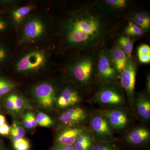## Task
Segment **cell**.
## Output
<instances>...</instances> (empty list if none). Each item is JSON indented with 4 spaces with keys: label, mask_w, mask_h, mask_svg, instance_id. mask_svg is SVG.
<instances>
[{
    "label": "cell",
    "mask_w": 150,
    "mask_h": 150,
    "mask_svg": "<svg viewBox=\"0 0 150 150\" xmlns=\"http://www.w3.org/2000/svg\"><path fill=\"white\" fill-rule=\"evenodd\" d=\"M63 29L69 45L85 47L98 39L102 24L97 17L84 11L66 21Z\"/></svg>",
    "instance_id": "1"
},
{
    "label": "cell",
    "mask_w": 150,
    "mask_h": 150,
    "mask_svg": "<svg viewBox=\"0 0 150 150\" xmlns=\"http://www.w3.org/2000/svg\"><path fill=\"white\" fill-rule=\"evenodd\" d=\"M93 136L99 142H112L113 131L107 119L101 112H96L91 120Z\"/></svg>",
    "instance_id": "2"
},
{
    "label": "cell",
    "mask_w": 150,
    "mask_h": 150,
    "mask_svg": "<svg viewBox=\"0 0 150 150\" xmlns=\"http://www.w3.org/2000/svg\"><path fill=\"white\" fill-rule=\"evenodd\" d=\"M93 68L92 59L86 56L75 62L71 67L70 72L75 80L82 85L86 86L91 81Z\"/></svg>",
    "instance_id": "3"
},
{
    "label": "cell",
    "mask_w": 150,
    "mask_h": 150,
    "mask_svg": "<svg viewBox=\"0 0 150 150\" xmlns=\"http://www.w3.org/2000/svg\"><path fill=\"white\" fill-rule=\"evenodd\" d=\"M136 69L135 63L128 59L125 69L120 74L121 86L126 92L130 104L133 105L134 89L136 83Z\"/></svg>",
    "instance_id": "4"
},
{
    "label": "cell",
    "mask_w": 150,
    "mask_h": 150,
    "mask_svg": "<svg viewBox=\"0 0 150 150\" xmlns=\"http://www.w3.org/2000/svg\"><path fill=\"white\" fill-rule=\"evenodd\" d=\"M46 62V57L43 52L34 51L25 55L18 62L16 68L21 72L34 71L43 67Z\"/></svg>",
    "instance_id": "5"
},
{
    "label": "cell",
    "mask_w": 150,
    "mask_h": 150,
    "mask_svg": "<svg viewBox=\"0 0 150 150\" xmlns=\"http://www.w3.org/2000/svg\"><path fill=\"white\" fill-rule=\"evenodd\" d=\"M97 72L100 79L105 83L115 82L118 79V72L112 65L110 57L104 52L100 55Z\"/></svg>",
    "instance_id": "6"
},
{
    "label": "cell",
    "mask_w": 150,
    "mask_h": 150,
    "mask_svg": "<svg viewBox=\"0 0 150 150\" xmlns=\"http://www.w3.org/2000/svg\"><path fill=\"white\" fill-rule=\"evenodd\" d=\"M34 96L38 104L41 107L50 109L54 105L56 98L55 88L47 83L40 84L34 89Z\"/></svg>",
    "instance_id": "7"
},
{
    "label": "cell",
    "mask_w": 150,
    "mask_h": 150,
    "mask_svg": "<svg viewBox=\"0 0 150 150\" xmlns=\"http://www.w3.org/2000/svg\"><path fill=\"white\" fill-rule=\"evenodd\" d=\"M94 100L100 104L112 106L121 105L124 103V97L121 93L111 87L100 88L96 94Z\"/></svg>",
    "instance_id": "8"
},
{
    "label": "cell",
    "mask_w": 150,
    "mask_h": 150,
    "mask_svg": "<svg viewBox=\"0 0 150 150\" xmlns=\"http://www.w3.org/2000/svg\"><path fill=\"white\" fill-rule=\"evenodd\" d=\"M100 112L107 119L112 131H121L129 123L130 118L128 113L121 108L103 110Z\"/></svg>",
    "instance_id": "9"
},
{
    "label": "cell",
    "mask_w": 150,
    "mask_h": 150,
    "mask_svg": "<svg viewBox=\"0 0 150 150\" xmlns=\"http://www.w3.org/2000/svg\"><path fill=\"white\" fill-rule=\"evenodd\" d=\"M87 117V114L84 109L79 107H74L62 113L59 120L63 125L71 127L82 123Z\"/></svg>",
    "instance_id": "10"
},
{
    "label": "cell",
    "mask_w": 150,
    "mask_h": 150,
    "mask_svg": "<svg viewBox=\"0 0 150 150\" xmlns=\"http://www.w3.org/2000/svg\"><path fill=\"white\" fill-rule=\"evenodd\" d=\"M86 131L85 128L81 127H71L64 129L57 136L55 146H73L78 137Z\"/></svg>",
    "instance_id": "11"
},
{
    "label": "cell",
    "mask_w": 150,
    "mask_h": 150,
    "mask_svg": "<svg viewBox=\"0 0 150 150\" xmlns=\"http://www.w3.org/2000/svg\"><path fill=\"white\" fill-rule=\"evenodd\" d=\"M81 100L80 96L77 91L74 89L67 88L59 96L57 104L60 108H66L79 104Z\"/></svg>",
    "instance_id": "12"
},
{
    "label": "cell",
    "mask_w": 150,
    "mask_h": 150,
    "mask_svg": "<svg viewBox=\"0 0 150 150\" xmlns=\"http://www.w3.org/2000/svg\"><path fill=\"white\" fill-rule=\"evenodd\" d=\"M45 30L44 25L40 20L33 18L29 21L23 30V37L26 40H33L39 38Z\"/></svg>",
    "instance_id": "13"
},
{
    "label": "cell",
    "mask_w": 150,
    "mask_h": 150,
    "mask_svg": "<svg viewBox=\"0 0 150 150\" xmlns=\"http://www.w3.org/2000/svg\"><path fill=\"white\" fill-rule=\"evenodd\" d=\"M150 131L144 127L134 128L128 134L126 140L129 144L134 145H139L146 143L149 139Z\"/></svg>",
    "instance_id": "14"
},
{
    "label": "cell",
    "mask_w": 150,
    "mask_h": 150,
    "mask_svg": "<svg viewBox=\"0 0 150 150\" xmlns=\"http://www.w3.org/2000/svg\"><path fill=\"white\" fill-rule=\"evenodd\" d=\"M135 109L138 116L144 121H149L150 118V101L147 97L138 95L134 100Z\"/></svg>",
    "instance_id": "15"
},
{
    "label": "cell",
    "mask_w": 150,
    "mask_h": 150,
    "mask_svg": "<svg viewBox=\"0 0 150 150\" xmlns=\"http://www.w3.org/2000/svg\"><path fill=\"white\" fill-rule=\"evenodd\" d=\"M110 59L118 73H121L125 69L128 58L119 45L114 46L110 52Z\"/></svg>",
    "instance_id": "16"
},
{
    "label": "cell",
    "mask_w": 150,
    "mask_h": 150,
    "mask_svg": "<svg viewBox=\"0 0 150 150\" xmlns=\"http://www.w3.org/2000/svg\"><path fill=\"white\" fill-rule=\"evenodd\" d=\"M93 136L86 131L78 137L73 145L75 150H90L93 145Z\"/></svg>",
    "instance_id": "17"
},
{
    "label": "cell",
    "mask_w": 150,
    "mask_h": 150,
    "mask_svg": "<svg viewBox=\"0 0 150 150\" xmlns=\"http://www.w3.org/2000/svg\"><path fill=\"white\" fill-rule=\"evenodd\" d=\"M10 135L13 143L23 138L25 135L24 128L18 121H14L10 127Z\"/></svg>",
    "instance_id": "18"
},
{
    "label": "cell",
    "mask_w": 150,
    "mask_h": 150,
    "mask_svg": "<svg viewBox=\"0 0 150 150\" xmlns=\"http://www.w3.org/2000/svg\"><path fill=\"white\" fill-rule=\"evenodd\" d=\"M118 45L127 56L131 58L133 49V42L128 36H121L118 39Z\"/></svg>",
    "instance_id": "19"
},
{
    "label": "cell",
    "mask_w": 150,
    "mask_h": 150,
    "mask_svg": "<svg viewBox=\"0 0 150 150\" xmlns=\"http://www.w3.org/2000/svg\"><path fill=\"white\" fill-rule=\"evenodd\" d=\"M32 9V7L30 6H25L17 9L12 12L13 18L17 23H21Z\"/></svg>",
    "instance_id": "20"
},
{
    "label": "cell",
    "mask_w": 150,
    "mask_h": 150,
    "mask_svg": "<svg viewBox=\"0 0 150 150\" xmlns=\"http://www.w3.org/2000/svg\"><path fill=\"white\" fill-rule=\"evenodd\" d=\"M14 84L11 81L0 77V97L4 96L12 90Z\"/></svg>",
    "instance_id": "21"
},
{
    "label": "cell",
    "mask_w": 150,
    "mask_h": 150,
    "mask_svg": "<svg viewBox=\"0 0 150 150\" xmlns=\"http://www.w3.org/2000/svg\"><path fill=\"white\" fill-rule=\"evenodd\" d=\"M144 32L141 28L133 22H129L125 30L126 34L134 36H142Z\"/></svg>",
    "instance_id": "22"
},
{
    "label": "cell",
    "mask_w": 150,
    "mask_h": 150,
    "mask_svg": "<svg viewBox=\"0 0 150 150\" xmlns=\"http://www.w3.org/2000/svg\"><path fill=\"white\" fill-rule=\"evenodd\" d=\"M37 124L42 127H47L52 126L54 122L48 115L42 112H40L36 117Z\"/></svg>",
    "instance_id": "23"
},
{
    "label": "cell",
    "mask_w": 150,
    "mask_h": 150,
    "mask_svg": "<svg viewBox=\"0 0 150 150\" xmlns=\"http://www.w3.org/2000/svg\"><path fill=\"white\" fill-rule=\"evenodd\" d=\"M14 98L16 112H21L30 107V105L27 101L21 96L14 94Z\"/></svg>",
    "instance_id": "24"
},
{
    "label": "cell",
    "mask_w": 150,
    "mask_h": 150,
    "mask_svg": "<svg viewBox=\"0 0 150 150\" xmlns=\"http://www.w3.org/2000/svg\"><path fill=\"white\" fill-rule=\"evenodd\" d=\"M90 150H119V149L111 142H99L93 145Z\"/></svg>",
    "instance_id": "25"
},
{
    "label": "cell",
    "mask_w": 150,
    "mask_h": 150,
    "mask_svg": "<svg viewBox=\"0 0 150 150\" xmlns=\"http://www.w3.org/2000/svg\"><path fill=\"white\" fill-rule=\"evenodd\" d=\"M14 149L16 150H28L30 148L29 141L23 138L13 143Z\"/></svg>",
    "instance_id": "26"
},
{
    "label": "cell",
    "mask_w": 150,
    "mask_h": 150,
    "mask_svg": "<svg viewBox=\"0 0 150 150\" xmlns=\"http://www.w3.org/2000/svg\"><path fill=\"white\" fill-rule=\"evenodd\" d=\"M105 2L115 8L125 7L127 4V1L125 0H105Z\"/></svg>",
    "instance_id": "27"
},
{
    "label": "cell",
    "mask_w": 150,
    "mask_h": 150,
    "mask_svg": "<svg viewBox=\"0 0 150 150\" xmlns=\"http://www.w3.org/2000/svg\"><path fill=\"white\" fill-rule=\"evenodd\" d=\"M6 107L7 109L11 112H16V108L15 104L14 94H12L8 97L5 102Z\"/></svg>",
    "instance_id": "28"
},
{
    "label": "cell",
    "mask_w": 150,
    "mask_h": 150,
    "mask_svg": "<svg viewBox=\"0 0 150 150\" xmlns=\"http://www.w3.org/2000/svg\"><path fill=\"white\" fill-rule=\"evenodd\" d=\"M133 23L141 28L144 31L147 30L150 28V23L145 22L135 17L133 18Z\"/></svg>",
    "instance_id": "29"
},
{
    "label": "cell",
    "mask_w": 150,
    "mask_h": 150,
    "mask_svg": "<svg viewBox=\"0 0 150 150\" xmlns=\"http://www.w3.org/2000/svg\"><path fill=\"white\" fill-rule=\"evenodd\" d=\"M8 51L4 45L0 44V64L4 62L7 59Z\"/></svg>",
    "instance_id": "30"
},
{
    "label": "cell",
    "mask_w": 150,
    "mask_h": 150,
    "mask_svg": "<svg viewBox=\"0 0 150 150\" xmlns=\"http://www.w3.org/2000/svg\"><path fill=\"white\" fill-rule=\"evenodd\" d=\"M150 54V47L146 44H143L139 47L138 50V55Z\"/></svg>",
    "instance_id": "31"
},
{
    "label": "cell",
    "mask_w": 150,
    "mask_h": 150,
    "mask_svg": "<svg viewBox=\"0 0 150 150\" xmlns=\"http://www.w3.org/2000/svg\"><path fill=\"white\" fill-rule=\"evenodd\" d=\"M135 17L139 18V19L147 23H150V18L149 16L146 12L139 13L135 14Z\"/></svg>",
    "instance_id": "32"
},
{
    "label": "cell",
    "mask_w": 150,
    "mask_h": 150,
    "mask_svg": "<svg viewBox=\"0 0 150 150\" xmlns=\"http://www.w3.org/2000/svg\"><path fill=\"white\" fill-rule=\"evenodd\" d=\"M10 127L6 123L0 126V135L2 136H8L9 134Z\"/></svg>",
    "instance_id": "33"
},
{
    "label": "cell",
    "mask_w": 150,
    "mask_h": 150,
    "mask_svg": "<svg viewBox=\"0 0 150 150\" xmlns=\"http://www.w3.org/2000/svg\"><path fill=\"white\" fill-rule=\"evenodd\" d=\"M28 116L32 125V128H35L37 126L38 124L37 121H36V117L33 114V113L31 112H28L27 113Z\"/></svg>",
    "instance_id": "34"
},
{
    "label": "cell",
    "mask_w": 150,
    "mask_h": 150,
    "mask_svg": "<svg viewBox=\"0 0 150 150\" xmlns=\"http://www.w3.org/2000/svg\"><path fill=\"white\" fill-rule=\"evenodd\" d=\"M138 58L139 61L143 64H148L150 62V54L139 55Z\"/></svg>",
    "instance_id": "35"
},
{
    "label": "cell",
    "mask_w": 150,
    "mask_h": 150,
    "mask_svg": "<svg viewBox=\"0 0 150 150\" xmlns=\"http://www.w3.org/2000/svg\"><path fill=\"white\" fill-rule=\"evenodd\" d=\"M23 124H24L25 127L26 129H33L32 125L30 121L27 113L25 115L24 118H23Z\"/></svg>",
    "instance_id": "36"
},
{
    "label": "cell",
    "mask_w": 150,
    "mask_h": 150,
    "mask_svg": "<svg viewBox=\"0 0 150 150\" xmlns=\"http://www.w3.org/2000/svg\"><path fill=\"white\" fill-rule=\"evenodd\" d=\"M7 27L6 22L2 18H0V33L4 32Z\"/></svg>",
    "instance_id": "37"
},
{
    "label": "cell",
    "mask_w": 150,
    "mask_h": 150,
    "mask_svg": "<svg viewBox=\"0 0 150 150\" xmlns=\"http://www.w3.org/2000/svg\"><path fill=\"white\" fill-rule=\"evenodd\" d=\"M52 150H75L73 146L55 147Z\"/></svg>",
    "instance_id": "38"
},
{
    "label": "cell",
    "mask_w": 150,
    "mask_h": 150,
    "mask_svg": "<svg viewBox=\"0 0 150 150\" xmlns=\"http://www.w3.org/2000/svg\"><path fill=\"white\" fill-rule=\"evenodd\" d=\"M146 88L148 93H150V75H148L147 77Z\"/></svg>",
    "instance_id": "39"
},
{
    "label": "cell",
    "mask_w": 150,
    "mask_h": 150,
    "mask_svg": "<svg viewBox=\"0 0 150 150\" xmlns=\"http://www.w3.org/2000/svg\"><path fill=\"white\" fill-rule=\"evenodd\" d=\"M6 123V119L4 115L0 114V126Z\"/></svg>",
    "instance_id": "40"
},
{
    "label": "cell",
    "mask_w": 150,
    "mask_h": 150,
    "mask_svg": "<svg viewBox=\"0 0 150 150\" xmlns=\"http://www.w3.org/2000/svg\"><path fill=\"white\" fill-rule=\"evenodd\" d=\"M0 150H1V145H0Z\"/></svg>",
    "instance_id": "41"
}]
</instances>
